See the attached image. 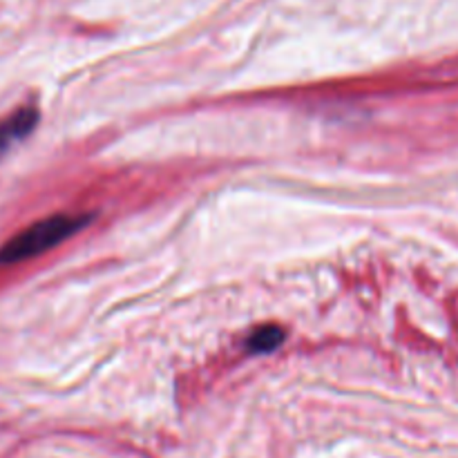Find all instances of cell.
Here are the masks:
<instances>
[{
	"label": "cell",
	"mask_w": 458,
	"mask_h": 458,
	"mask_svg": "<svg viewBox=\"0 0 458 458\" xmlns=\"http://www.w3.org/2000/svg\"><path fill=\"white\" fill-rule=\"evenodd\" d=\"M284 343V331L276 325H267V327H259L250 334L249 340V349L253 353H271L276 352L280 344Z\"/></svg>",
	"instance_id": "3"
},
{
	"label": "cell",
	"mask_w": 458,
	"mask_h": 458,
	"mask_svg": "<svg viewBox=\"0 0 458 458\" xmlns=\"http://www.w3.org/2000/svg\"><path fill=\"white\" fill-rule=\"evenodd\" d=\"M38 123V110L36 107H22L16 114L9 116L0 123V157L9 150L16 141L25 139Z\"/></svg>",
	"instance_id": "2"
},
{
	"label": "cell",
	"mask_w": 458,
	"mask_h": 458,
	"mask_svg": "<svg viewBox=\"0 0 458 458\" xmlns=\"http://www.w3.org/2000/svg\"><path fill=\"white\" fill-rule=\"evenodd\" d=\"M92 222L89 215H54L31 224L0 249V264H18L54 249Z\"/></svg>",
	"instance_id": "1"
}]
</instances>
